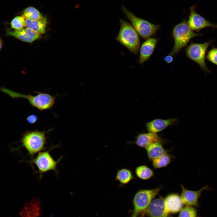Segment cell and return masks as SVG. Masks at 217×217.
Wrapping results in <instances>:
<instances>
[{"instance_id":"ffe728a7","label":"cell","mask_w":217,"mask_h":217,"mask_svg":"<svg viewBox=\"0 0 217 217\" xmlns=\"http://www.w3.org/2000/svg\"><path fill=\"white\" fill-rule=\"evenodd\" d=\"M135 173L138 178L143 180L150 179L154 174L151 168L145 165L137 167L135 169Z\"/></svg>"},{"instance_id":"5bb4252c","label":"cell","mask_w":217,"mask_h":217,"mask_svg":"<svg viewBox=\"0 0 217 217\" xmlns=\"http://www.w3.org/2000/svg\"><path fill=\"white\" fill-rule=\"evenodd\" d=\"M158 40L157 38H149L142 44L139 60L140 64L149 60L154 51Z\"/></svg>"},{"instance_id":"9a60e30c","label":"cell","mask_w":217,"mask_h":217,"mask_svg":"<svg viewBox=\"0 0 217 217\" xmlns=\"http://www.w3.org/2000/svg\"><path fill=\"white\" fill-rule=\"evenodd\" d=\"M176 118L167 119H155L146 124V128L149 132L157 133L165 129L169 126L178 122Z\"/></svg>"},{"instance_id":"44dd1931","label":"cell","mask_w":217,"mask_h":217,"mask_svg":"<svg viewBox=\"0 0 217 217\" xmlns=\"http://www.w3.org/2000/svg\"><path fill=\"white\" fill-rule=\"evenodd\" d=\"M171 156L166 153L152 160V165L155 169L166 167L171 162Z\"/></svg>"},{"instance_id":"484cf974","label":"cell","mask_w":217,"mask_h":217,"mask_svg":"<svg viewBox=\"0 0 217 217\" xmlns=\"http://www.w3.org/2000/svg\"><path fill=\"white\" fill-rule=\"evenodd\" d=\"M26 120L27 122L30 124L35 123L38 120L37 116L35 114H32L27 117Z\"/></svg>"},{"instance_id":"4316f807","label":"cell","mask_w":217,"mask_h":217,"mask_svg":"<svg viewBox=\"0 0 217 217\" xmlns=\"http://www.w3.org/2000/svg\"><path fill=\"white\" fill-rule=\"evenodd\" d=\"M164 60L167 63H170L173 61V58L172 55H168L164 58Z\"/></svg>"},{"instance_id":"7a4b0ae2","label":"cell","mask_w":217,"mask_h":217,"mask_svg":"<svg viewBox=\"0 0 217 217\" xmlns=\"http://www.w3.org/2000/svg\"><path fill=\"white\" fill-rule=\"evenodd\" d=\"M53 129L41 131L38 130L27 131L22 135L20 140L21 147L27 151L32 157L33 155L44 150L46 144V134Z\"/></svg>"},{"instance_id":"d6986e66","label":"cell","mask_w":217,"mask_h":217,"mask_svg":"<svg viewBox=\"0 0 217 217\" xmlns=\"http://www.w3.org/2000/svg\"><path fill=\"white\" fill-rule=\"evenodd\" d=\"M134 177L131 171L127 168H122L118 170L115 180L119 182L121 185L128 184Z\"/></svg>"},{"instance_id":"8fae6325","label":"cell","mask_w":217,"mask_h":217,"mask_svg":"<svg viewBox=\"0 0 217 217\" xmlns=\"http://www.w3.org/2000/svg\"><path fill=\"white\" fill-rule=\"evenodd\" d=\"M6 35L13 36L21 41L31 42L40 37V34L30 28H26L18 30H7Z\"/></svg>"},{"instance_id":"7402d4cb","label":"cell","mask_w":217,"mask_h":217,"mask_svg":"<svg viewBox=\"0 0 217 217\" xmlns=\"http://www.w3.org/2000/svg\"><path fill=\"white\" fill-rule=\"evenodd\" d=\"M23 15L26 19L32 20H40L44 18L37 9L32 7L26 8L24 10Z\"/></svg>"},{"instance_id":"30bf717a","label":"cell","mask_w":217,"mask_h":217,"mask_svg":"<svg viewBox=\"0 0 217 217\" xmlns=\"http://www.w3.org/2000/svg\"><path fill=\"white\" fill-rule=\"evenodd\" d=\"M182 191L180 197L184 204L186 206L197 207L199 206L198 199L202 192L204 190H212L211 188L206 185L199 190L194 191L186 189L181 185Z\"/></svg>"},{"instance_id":"603a6c76","label":"cell","mask_w":217,"mask_h":217,"mask_svg":"<svg viewBox=\"0 0 217 217\" xmlns=\"http://www.w3.org/2000/svg\"><path fill=\"white\" fill-rule=\"evenodd\" d=\"M178 217H197V211L193 206H186L180 211Z\"/></svg>"},{"instance_id":"52a82bcc","label":"cell","mask_w":217,"mask_h":217,"mask_svg":"<svg viewBox=\"0 0 217 217\" xmlns=\"http://www.w3.org/2000/svg\"><path fill=\"white\" fill-rule=\"evenodd\" d=\"M54 147H52L47 151L39 153L35 158H32L31 161H29V162L34 164L37 167L38 170L36 172L39 174L40 178L43 173L51 170L54 171L56 174H58L57 165L63 156L60 157L57 161L54 159L49 152Z\"/></svg>"},{"instance_id":"7c38bea8","label":"cell","mask_w":217,"mask_h":217,"mask_svg":"<svg viewBox=\"0 0 217 217\" xmlns=\"http://www.w3.org/2000/svg\"><path fill=\"white\" fill-rule=\"evenodd\" d=\"M164 198L160 196L153 200L149 206L146 215L148 217H173L165 210Z\"/></svg>"},{"instance_id":"9c48e42d","label":"cell","mask_w":217,"mask_h":217,"mask_svg":"<svg viewBox=\"0 0 217 217\" xmlns=\"http://www.w3.org/2000/svg\"><path fill=\"white\" fill-rule=\"evenodd\" d=\"M197 5L190 8V13L187 21L190 29L193 31H198L207 27L217 28V25L211 23L198 13L195 10Z\"/></svg>"},{"instance_id":"6da1fadb","label":"cell","mask_w":217,"mask_h":217,"mask_svg":"<svg viewBox=\"0 0 217 217\" xmlns=\"http://www.w3.org/2000/svg\"><path fill=\"white\" fill-rule=\"evenodd\" d=\"M120 23V29L116 40L132 53L137 55L140 45L138 33L133 26L125 20L121 19Z\"/></svg>"},{"instance_id":"277c9868","label":"cell","mask_w":217,"mask_h":217,"mask_svg":"<svg viewBox=\"0 0 217 217\" xmlns=\"http://www.w3.org/2000/svg\"><path fill=\"white\" fill-rule=\"evenodd\" d=\"M162 189L161 187H159L138 190L133 199L134 209L131 217H143L150 204Z\"/></svg>"},{"instance_id":"5b68a950","label":"cell","mask_w":217,"mask_h":217,"mask_svg":"<svg viewBox=\"0 0 217 217\" xmlns=\"http://www.w3.org/2000/svg\"><path fill=\"white\" fill-rule=\"evenodd\" d=\"M202 35L193 32L189 27L187 20H183L181 22L175 25L173 28L172 35L174 40V45L169 55H174L186 46L192 38Z\"/></svg>"},{"instance_id":"3957f363","label":"cell","mask_w":217,"mask_h":217,"mask_svg":"<svg viewBox=\"0 0 217 217\" xmlns=\"http://www.w3.org/2000/svg\"><path fill=\"white\" fill-rule=\"evenodd\" d=\"M0 90L12 98H22L26 99L32 106L40 110L50 109L54 104L56 97L55 96H53L49 93H45L37 92V94L34 96L23 94L3 87L0 88Z\"/></svg>"},{"instance_id":"4fadbf2b","label":"cell","mask_w":217,"mask_h":217,"mask_svg":"<svg viewBox=\"0 0 217 217\" xmlns=\"http://www.w3.org/2000/svg\"><path fill=\"white\" fill-rule=\"evenodd\" d=\"M164 203L165 211L170 214L179 212L184 204L180 196L176 193L167 195L164 198Z\"/></svg>"},{"instance_id":"ba28073f","label":"cell","mask_w":217,"mask_h":217,"mask_svg":"<svg viewBox=\"0 0 217 217\" xmlns=\"http://www.w3.org/2000/svg\"><path fill=\"white\" fill-rule=\"evenodd\" d=\"M212 41L192 43L185 50L187 57L197 64L206 73H210L205 62L206 53Z\"/></svg>"},{"instance_id":"cb8c5ba5","label":"cell","mask_w":217,"mask_h":217,"mask_svg":"<svg viewBox=\"0 0 217 217\" xmlns=\"http://www.w3.org/2000/svg\"><path fill=\"white\" fill-rule=\"evenodd\" d=\"M26 19L23 15L14 18L10 23L11 27L15 30H20L25 27Z\"/></svg>"},{"instance_id":"ac0fdd59","label":"cell","mask_w":217,"mask_h":217,"mask_svg":"<svg viewBox=\"0 0 217 217\" xmlns=\"http://www.w3.org/2000/svg\"><path fill=\"white\" fill-rule=\"evenodd\" d=\"M46 17H45L42 20L38 21L26 19L25 27L40 34H43L46 32Z\"/></svg>"},{"instance_id":"d4e9b609","label":"cell","mask_w":217,"mask_h":217,"mask_svg":"<svg viewBox=\"0 0 217 217\" xmlns=\"http://www.w3.org/2000/svg\"><path fill=\"white\" fill-rule=\"evenodd\" d=\"M206 58L209 61L217 66V48L214 47L210 50Z\"/></svg>"},{"instance_id":"8992f818","label":"cell","mask_w":217,"mask_h":217,"mask_svg":"<svg viewBox=\"0 0 217 217\" xmlns=\"http://www.w3.org/2000/svg\"><path fill=\"white\" fill-rule=\"evenodd\" d=\"M122 9L138 34L143 39L149 38L159 29V25L155 24L136 16L124 6H122Z\"/></svg>"},{"instance_id":"e0dca14e","label":"cell","mask_w":217,"mask_h":217,"mask_svg":"<svg viewBox=\"0 0 217 217\" xmlns=\"http://www.w3.org/2000/svg\"><path fill=\"white\" fill-rule=\"evenodd\" d=\"M162 142H155L151 143L145 149L149 159L151 161L167 153L163 147Z\"/></svg>"},{"instance_id":"2e32d148","label":"cell","mask_w":217,"mask_h":217,"mask_svg":"<svg viewBox=\"0 0 217 217\" xmlns=\"http://www.w3.org/2000/svg\"><path fill=\"white\" fill-rule=\"evenodd\" d=\"M162 141L157 133L149 132L139 134L134 143L140 147L146 148L153 143L157 142L162 143Z\"/></svg>"},{"instance_id":"83f0119b","label":"cell","mask_w":217,"mask_h":217,"mask_svg":"<svg viewBox=\"0 0 217 217\" xmlns=\"http://www.w3.org/2000/svg\"><path fill=\"white\" fill-rule=\"evenodd\" d=\"M3 46V43L0 37V50L2 49Z\"/></svg>"}]
</instances>
